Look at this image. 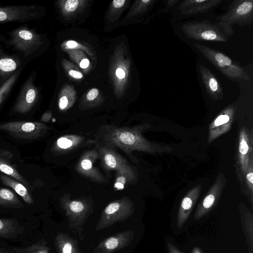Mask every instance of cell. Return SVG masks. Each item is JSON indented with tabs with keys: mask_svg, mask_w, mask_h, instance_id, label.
I'll list each match as a JSON object with an SVG mask.
<instances>
[{
	"mask_svg": "<svg viewBox=\"0 0 253 253\" xmlns=\"http://www.w3.org/2000/svg\"><path fill=\"white\" fill-rule=\"evenodd\" d=\"M23 232V226L16 218H0V238H16Z\"/></svg>",
	"mask_w": 253,
	"mask_h": 253,
	"instance_id": "21",
	"label": "cell"
},
{
	"mask_svg": "<svg viewBox=\"0 0 253 253\" xmlns=\"http://www.w3.org/2000/svg\"><path fill=\"white\" fill-rule=\"evenodd\" d=\"M178 1L179 0H167L164 8L161 10L162 12L167 13L169 12Z\"/></svg>",
	"mask_w": 253,
	"mask_h": 253,
	"instance_id": "33",
	"label": "cell"
},
{
	"mask_svg": "<svg viewBox=\"0 0 253 253\" xmlns=\"http://www.w3.org/2000/svg\"><path fill=\"white\" fill-rule=\"evenodd\" d=\"M0 130L16 138L33 140L44 136L48 127L38 122L12 121L0 124Z\"/></svg>",
	"mask_w": 253,
	"mask_h": 253,
	"instance_id": "7",
	"label": "cell"
},
{
	"mask_svg": "<svg viewBox=\"0 0 253 253\" xmlns=\"http://www.w3.org/2000/svg\"><path fill=\"white\" fill-rule=\"evenodd\" d=\"M98 94V90L96 88H92L89 91L86 95L88 100L91 101L95 99Z\"/></svg>",
	"mask_w": 253,
	"mask_h": 253,
	"instance_id": "34",
	"label": "cell"
},
{
	"mask_svg": "<svg viewBox=\"0 0 253 253\" xmlns=\"http://www.w3.org/2000/svg\"><path fill=\"white\" fill-rule=\"evenodd\" d=\"M54 242L57 253H80L77 241L67 234L58 233Z\"/></svg>",
	"mask_w": 253,
	"mask_h": 253,
	"instance_id": "23",
	"label": "cell"
},
{
	"mask_svg": "<svg viewBox=\"0 0 253 253\" xmlns=\"http://www.w3.org/2000/svg\"><path fill=\"white\" fill-rule=\"evenodd\" d=\"M246 182L249 188V192L251 194V196L253 199V154L251 155L250 158V161L247 170L245 173Z\"/></svg>",
	"mask_w": 253,
	"mask_h": 253,
	"instance_id": "31",
	"label": "cell"
},
{
	"mask_svg": "<svg viewBox=\"0 0 253 253\" xmlns=\"http://www.w3.org/2000/svg\"><path fill=\"white\" fill-rule=\"evenodd\" d=\"M242 219L243 228L249 248L252 251L253 248V215L251 212L244 214Z\"/></svg>",
	"mask_w": 253,
	"mask_h": 253,
	"instance_id": "27",
	"label": "cell"
},
{
	"mask_svg": "<svg viewBox=\"0 0 253 253\" xmlns=\"http://www.w3.org/2000/svg\"><path fill=\"white\" fill-rule=\"evenodd\" d=\"M67 45L69 48H74L78 45V43L74 41H69L67 42Z\"/></svg>",
	"mask_w": 253,
	"mask_h": 253,
	"instance_id": "42",
	"label": "cell"
},
{
	"mask_svg": "<svg viewBox=\"0 0 253 253\" xmlns=\"http://www.w3.org/2000/svg\"><path fill=\"white\" fill-rule=\"evenodd\" d=\"M0 206L5 208L21 209L24 205L19 197L8 188L0 187Z\"/></svg>",
	"mask_w": 253,
	"mask_h": 253,
	"instance_id": "24",
	"label": "cell"
},
{
	"mask_svg": "<svg viewBox=\"0 0 253 253\" xmlns=\"http://www.w3.org/2000/svg\"><path fill=\"white\" fill-rule=\"evenodd\" d=\"M149 127L147 124L128 128L112 126L106 128L103 141L109 146L118 147L126 153L134 150L152 154L171 152L170 147L151 142L142 135V132Z\"/></svg>",
	"mask_w": 253,
	"mask_h": 253,
	"instance_id": "1",
	"label": "cell"
},
{
	"mask_svg": "<svg viewBox=\"0 0 253 253\" xmlns=\"http://www.w3.org/2000/svg\"><path fill=\"white\" fill-rule=\"evenodd\" d=\"M125 2V0H114L113 5L115 8H120L124 5Z\"/></svg>",
	"mask_w": 253,
	"mask_h": 253,
	"instance_id": "39",
	"label": "cell"
},
{
	"mask_svg": "<svg viewBox=\"0 0 253 253\" xmlns=\"http://www.w3.org/2000/svg\"><path fill=\"white\" fill-rule=\"evenodd\" d=\"M8 44L25 60L34 58L42 40L35 29L22 25L7 33Z\"/></svg>",
	"mask_w": 253,
	"mask_h": 253,
	"instance_id": "4",
	"label": "cell"
},
{
	"mask_svg": "<svg viewBox=\"0 0 253 253\" xmlns=\"http://www.w3.org/2000/svg\"><path fill=\"white\" fill-rule=\"evenodd\" d=\"M13 153L6 149L0 148V171L28 185V182L19 172L15 165L13 164Z\"/></svg>",
	"mask_w": 253,
	"mask_h": 253,
	"instance_id": "20",
	"label": "cell"
},
{
	"mask_svg": "<svg viewBox=\"0 0 253 253\" xmlns=\"http://www.w3.org/2000/svg\"><path fill=\"white\" fill-rule=\"evenodd\" d=\"M221 2V0H184L178 8L182 15L191 16L208 12Z\"/></svg>",
	"mask_w": 253,
	"mask_h": 253,
	"instance_id": "16",
	"label": "cell"
},
{
	"mask_svg": "<svg viewBox=\"0 0 253 253\" xmlns=\"http://www.w3.org/2000/svg\"><path fill=\"white\" fill-rule=\"evenodd\" d=\"M181 29L187 37L198 41L225 42L234 34L231 26L219 21L187 22L181 25Z\"/></svg>",
	"mask_w": 253,
	"mask_h": 253,
	"instance_id": "2",
	"label": "cell"
},
{
	"mask_svg": "<svg viewBox=\"0 0 253 253\" xmlns=\"http://www.w3.org/2000/svg\"><path fill=\"white\" fill-rule=\"evenodd\" d=\"M68 104V100L66 96L61 97L59 101V107L61 110L65 109Z\"/></svg>",
	"mask_w": 253,
	"mask_h": 253,
	"instance_id": "35",
	"label": "cell"
},
{
	"mask_svg": "<svg viewBox=\"0 0 253 253\" xmlns=\"http://www.w3.org/2000/svg\"><path fill=\"white\" fill-rule=\"evenodd\" d=\"M117 77L119 79H123L125 77V73L121 68H118L116 71Z\"/></svg>",
	"mask_w": 253,
	"mask_h": 253,
	"instance_id": "40",
	"label": "cell"
},
{
	"mask_svg": "<svg viewBox=\"0 0 253 253\" xmlns=\"http://www.w3.org/2000/svg\"><path fill=\"white\" fill-rule=\"evenodd\" d=\"M199 69L203 83L210 98L213 100L222 99L223 90L215 75L204 65H200Z\"/></svg>",
	"mask_w": 253,
	"mask_h": 253,
	"instance_id": "17",
	"label": "cell"
},
{
	"mask_svg": "<svg viewBox=\"0 0 253 253\" xmlns=\"http://www.w3.org/2000/svg\"><path fill=\"white\" fill-rule=\"evenodd\" d=\"M167 247L169 253H183L180 252L178 249L169 242L167 243Z\"/></svg>",
	"mask_w": 253,
	"mask_h": 253,
	"instance_id": "36",
	"label": "cell"
},
{
	"mask_svg": "<svg viewBox=\"0 0 253 253\" xmlns=\"http://www.w3.org/2000/svg\"><path fill=\"white\" fill-rule=\"evenodd\" d=\"M60 205L68 217L70 227L79 231L91 213L90 205L84 200H71L68 196L60 199Z\"/></svg>",
	"mask_w": 253,
	"mask_h": 253,
	"instance_id": "8",
	"label": "cell"
},
{
	"mask_svg": "<svg viewBox=\"0 0 253 253\" xmlns=\"http://www.w3.org/2000/svg\"><path fill=\"white\" fill-rule=\"evenodd\" d=\"M0 180L3 184L12 189L26 203L34 204L32 196L23 184L4 174H0Z\"/></svg>",
	"mask_w": 253,
	"mask_h": 253,
	"instance_id": "22",
	"label": "cell"
},
{
	"mask_svg": "<svg viewBox=\"0 0 253 253\" xmlns=\"http://www.w3.org/2000/svg\"><path fill=\"white\" fill-rule=\"evenodd\" d=\"M134 211L133 202L126 197L115 200L103 210L96 224L98 231L107 228L118 222H123L130 217Z\"/></svg>",
	"mask_w": 253,
	"mask_h": 253,
	"instance_id": "5",
	"label": "cell"
},
{
	"mask_svg": "<svg viewBox=\"0 0 253 253\" xmlns=\"http://www.w3.org/2000/svg\"><path fill=\"white\" fill-rule=\"evenodd\" d=\"M34 72L23 84L13 106L15 113L25 114L30 112L39 98V90L34 84Z\"/></svg>",
	"mask_w": 253,
	"mask_h": 253,
	"instance_id": "10",
	"label": "cell"
},
{
	"mask_svg": "<svg viewBox=\"0 0 253 253\" xmlns=\"http://www.w3.org/2000/svg\"><path fill=\"white\" fill-rule=\"evenodd\" d=\"M89 65V61L87 59H84L80 63V67L82 68H86Z\"/></svg>",
	"mask_w": 253,
	"mask_h": 253,
	"instance_id": "41",
	"label": "cell"
},
{
	"mask_svg": "<svg viewBox=\"0 0 253 253\" xmlns=\"http://www.w3.org/2000/svg\"><path fill=\"white\" fill-rule=\"evenodd\" d=\"M201 189V185H196L182 200L176 217V224L179 229L182 228L190 216L200 196Z\"/></svg>",
	"mask_w": 253,
	"mask_h": 253,
	"instance_id": "14",
	"label": "cell"
},
{
	"mask_svg": "<svg viewBox=\"0 0 253 253\" xmlns=\"http://www.w3.org/2000/svg\"><path fill=\"white\" fill-rule=\"evenodd\" d=\"M233 109L227 108L211 124L209 127V142H211L229 130L233 121Z\"/></svg>",
	"mask_w": 253,
	"mask_h": 253,
	"instance_id": "18",
	"label": "cell"
},
{
	"mask_svg": "<svg viewBox=\"0 0 253 253\" xmlns=\"http://www.w3.org/2000/svg\"><path fill=\"white\" fill-rule=\"evenodd\" d=\"M79 140L76 136L61 137L58 138L55 143V147L61 149H67L76 145Z\"/></svg>",
	"mask_w": 253,
	"mask_h": 253,
	"instance_id": "30",
	"label": "cell"
},
{
	"mask_svg": "<svg viewBox=\"0 0 253 253\" xmlns=\"http://www.w3.org/2000/svg\"><path fill=\"white\" fill-rule=\"evenodd\" d=\"M0 253H2L0 251Z\"/></svg>",
	"mask_w": 253,
	"mask_h": 253,
	"instance_id": "44",
	"label": "cell"
},
{
	"mask_svg": "<svg viewBox=\"0 0 253 253\" xmlns=\"http://www.w3.org/2000/svg\"><path fill=\"white\" fill-rule=\"evenodd\" d=\"M199 52L224 76L231 80L249 81L250 76L241 65L221 51L204 44L194 43Z\"/></svg>",
	"mask_w": 253,
	"mask_h": 253,
	"instance_id": "3",
	"label": "cell"
},
{
	"mask_svg": "<svg viewBox=\"0 0 253 253\" xmlns=\"http://www.w3.org/2000/svg\"><path fill=\"white\" fill-rule=\"evenodd\" d=\"M216 21L230 26H251L253 23V0H235L231 2L227 12L216 18Z\"/></svg>",
	"mask_w": 253,
	"mask_h": 253,
	"instance_id": "6",
	"label": "cell"
},
{
	"mask_svg": "<svg viewBox=\"0 0 253 253\" xmlns=\"http://www.w3.org/2000/svg\"><path fill=\"white\" fill-rule=\"evenodd\" d=\"M239 140L238 162L241 173L244 175L249 166L250 156L253 154L252 143L246 128L241 129Z\"/></svg>",
	"mask_w": 253,
	"mask_h": 253,
	"instance_id": "19",
	"label": "cell"
},
{
	"mask_svg": "<svg viewBox=\"0 0 253 253\" xmlns=\"http://www.w3.org/2000/svg\"><path fill=\"white\" fill-rule=\"evenodd\" d=\"M78 4V0H68L65 3V8L67 11L72 12L77 8Z\"/></svg>",
	"mask_w": 253,
	"mask_h": 253,
	"instance_id": "32",
	"label": "cell"
},
{
	"mask_svg": "<svg viewBox=\"0 0 253 253\" xmlns=\"http://www.w3.org/2000/svg\"><path fill=\"white\" fill-rule=\"evenodd\" d=\"M226 181L225 175L219 172L215 182L198 205L194 216L195 219L202 218L214 208L220 198Z\"/></svg>",
	"mask_w": 253,
	"mask_h": 253,
	"instance_id": "11",
	"label": "cell"
},
{
	"mask_svg": "<svg viewBox=\"0 0 253 253\" xmlns=\"http://www.w3.org/2000/svg\"><path fill=\"white\" fill-rule=\"evenodd\" d=\"M49 249L45 240L42 239L26 247H10L4 250L7 253H50Z\"/></svg>",
	"mask_w": 253,
	"mask_h": 253,
	"instance_id": "25",
	"label": "cell"
},
{
	"mask_svg": "<svg viewBox=\"0 0 253 253\" xmlns=\"http://www.w3.org/2000/svg\"><path fill=\"white\" fill-rule=\"evenodd\" d=\"M23 67L15 72L0 86V106L6 99L15 84Z\"/></svg>",
	"mask_w": 253,
	"mask_h": 253,
	"instance_id": "26",
	"label": "cell"
},
{
	"mask_svg": "<svg viewBox=\"0 0 253 253\" xmlns=\"http://www.w3.org/2000/svg\"><path fill=\"white\" fill-rule=\"evenodd\" d=\"M93 168L92 161L87 158L82 160L78 167L79 170L87 176H89V171L91 170L95 179L97 180V176L99 178H100V176L97 173V169H93Z\"/></svg>",
	"mask_w": 253,
	"mask_h": 253,
	"instance_id": "28",
	"label": "cell"
},
{
	"mask_svg": "<svg viewBox=\"0 0 253 253\" xmlns=\"http://www.w3.org/2000/svg\"><path fill=\"white\" fill-rule=\"evenodd\" d=\"M134 233L127 230L118 233L100 242L92 253H113L127 247L132 241Z\"/></svg>",
	"mask_w": 253,
	"mask_h": 253,
	"instance_id": "12",
	"label": "cell"
},
{
	"mask_svg": "<svg viewBox=\"0 0 253 253\" xmlns=\"http://www.w3.org/2000/svg\"><path fill=\"white\" fill-rule=\"evenodd\" d=\"M40 16V7L34 4L0 6V24L25 22L37 19Z\"/></svg>",
	"mask_w": 253,
	"mask_h": 253,
	"instance_id": "9",
	"label": "cell"
},
{
	"mask_svg": "<svg viewBox=\"0 0 253 253\" xmlns=\"http://www.w3.org/2000/svg\"><path fill=\"white\" fill-rule=\"evenodd\" d=\"M22 62L17 55L10 54L0 45V86L22 67Z\"/></svg>",
	"mask_w": 253,
	"mask_h": 253,
	"instance_id": "15",
	"label": "cell"
},
{
	"mask_svg": "<svg viewBox=\"0 0 253 253\" xmlns=\"http://www.w3.org/2000/svg\"><path fill=\"white\" fill-rule=\"evenodd\" d=\"M52 116V113L50 111H47L43 114L41 117V121L43 122H48Z\"/></svg>",
	"mask_w": 253,
	"mask_h": 253,
	"instance_id": "37",
	"label": "cell"
},
{
	"mask_svg": "<svg viewBox=\"0 0 253 253\" xmlns=\"http://www.w3.org/2000/svg\"><path fill=\"white\" fill-rule=\"evenodd\" d=\"M98 149L106 168L136 175L127 162L119 155L107 147H99Z\"/></svg>",
	"mask_w": 253,
	"mask_h": 253,
	"instance_id": "13",
	"label": "cell"
},
{
	"mask_svg": "<svg viewBox=\"0 0 253 253\" xmlns=\"http://www.w3.org/2000/svg\"><path fill=\"white\" fill-rule=\"evenodd\" d=\"M69 74L71 77L76 79H81L83 77L81 73L75 70H70Z\"/></svg>",
	"mask_w": 253,
	"mask_h": 253,
	"instance_id": "38",
	"label": "cell"
},
{
	"mask_svg": "<svg viewBox=\"0 0 253 253\" xmlns=\"http://www.w3.org/2000/svg\"><path fill=\"white\" fill-rule=\"evenodd\" d=\"M192 253H203L199 248L194 247L192 250Z\"/></svg>",
	"mask_w": 253,
	"mask_h": 253,
	"instance_id": "43",
	"label": "cell"
},
{
	"mask_svg": "<svg viewBox=\"0 0 253 253\" xmlns=\"http://www.w3.org/2000/svg\"><path fill=\"white\" fill-rule=\"evenodd\" d=\"M136 177L135 175L126 172H117L114 187L117 190H122L124 188L125 185L127 181L128 182V181L136 180Z\"/></svg>",
	"mask_w": 253,
	"mask_h": 253,
	"instance_id": "29",
	"label": "cell"
}]
</instances>
